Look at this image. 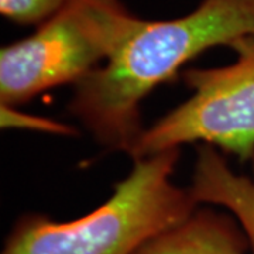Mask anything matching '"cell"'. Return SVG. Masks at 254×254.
<instances>
[{
	"label": "cell",
	"mask_w": 254,
	"mask_h": 254,
	"mask_svg": "<svg viewBox=\"0 0 254 254\" xmlns=\"http://www.w3.org/2000/svg\"><path fill=\"white\" fill-rule=\"evenodd\" d=\"M243 37H254V0H202L181 17L144 20L118 54L75 86L69 112L100 145L128 155L145 128V98L206 50Z\"/></svg>",
	"instance_id": "1"
},
{
	"label": "cell",
	"mask_w": 254,
	"mask_h": 254,
	"mask_svg": "<svg viewBox=\"0 0 254 254\" xmlns=\"http://www.w3.org/2000/svg\"><path fill=\"white\" fill-rule=\"evenodd\" d=\"M181 150L133 160L99 208L71 222L23 218L1 254H136L196 210L190 188L173 182Z\"/></svg>",
	"instance_id": "2"
},
{
	"label": "cell",
	"mask_w": 254,
	"mask_h": 254,
	"mask_svg": "<svg viewBox=\"0 0 254 254\" xmlns=\"http://www.w3.org/2000/svg\"><path fill=\"white\" fill-rule=\"evenodd\" d=\"M122 0H68L36 31L0 50V105L18 108L75 86L110 61L143 26Z\"/></svg>",
	"instance_id": "3"
},
{
	"label": "cell",
	"mask_w": 254,
	"mask_h": 254,
	"mask_svg": "<svg viewBox=\"0 0 254 254\" xmlns=\"http://www.w3.org/2000/svg\"><path fill=\"white\" fill-rule=\"evenodd\" d=\"M236 60L225 66L190 68L182 72L192 91L188 99L164 115L130 151L140 160L185 144H206L240 161L254 154V37L236 40Z\"/></svg>",
	"instance_id": "4"
},
{
	"label": "cell",
	"mask_w": 254,
	"mask_h": 254,
	"mask_svg": "<svg viewBox=\"0 0 254 254\" xmlns=\"http://www.w3.org/2000/svg\"><path fill=\"white\" fill-rule=\"evenodd\" d=\"M252 175L235 173L220 151L198 145L190 190L195 202L223 208L242 226L254 254V154Z\"/></svg>",
	"instance_id": "5"
},
{
	"label": "cell",
	"mask_w": 254,
	"mask_h": 254,
	"mask_svg": "<svg viewBox=\"0 0 254 254\" xmlns=\"http://www.w3.org/2000/svg\"><path fill=\"white\" fill-rule=\"evenodd\" d=\"M243 250L245 242L230 219L200 209L150 240L136 254H243Z\"/></svg>",
	"instance_id": "6"
},
{
	"label": "cell",
	"mask_w": 254,
	"mask_h": 254,
	"mask_svg": "<svg viewBox=\"0 0 254 254\" xmlns=\"http://www.w3.org/2000/svg\"><path fill=\"white\" fill-rule=\"evenodd\" d=\"M68 0H0L3 17L20 26H40Z\"/></svg>",
	"instance_id": "7"
},
{
	"label": "cell",
	"mask_w": 254,
	"mask_h": 254,
	"mask_svg": "<svg viewBox=\"0 0 254 254\" xmlns=\"http://www.w3.org/2000/svg\"><path fill=\"white\" fill-rule=\"evenodd\" d=\"M0 123L3 128H24L54 136L72 137L79 133L73 126L60 120L24 113L17 110V108L6 105H0Z\"/></svg>",
	"instance_id": "8"
}]
</instances>
